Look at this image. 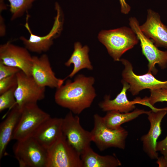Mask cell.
I'll return each instance as SVG.
<instances>
[{
  "mask_svg": "<svg viewBox=\"0 0 167 167\" xmlns=\"http://www.w3.org/2000/svg\"><path fill=\"white\" fill-rule=\"evenodd\" d=\"M92 77L78 75L73 82L68 80L66 84L57 88L54 95L56 103L69 109L73 113L80 114L89 107L96 96Z\"/></svg>",
  "mask_w": 167,
  "mask_h": 167,
  "instance_id": "1",
  "label": "cell"
},
{
  "mask_svg": "<svg viewBox=\"0 0 167 167\" xmlns=\"http://www.w3.org/2000/svg\"><path fill=\"white\" fill-rule=\"evenodd\" d=\"M98 38L115 61H120L122 55L132 48L139 41L132 29L125 26L101 31L98 34Z\"/></svg>",
  "mask_w": 167,
  "mask_h": 167,
  "instance_id": "2",
  "label": "cell"
},
{
  "mask_svg": "<svg viewBox=\"0 0 167 167\" xmlns=\"http://www.w3.org/2000/svg\"><path fill=\"white\" fill-rule=\"evenodd\" d=\"M94 127L91 131L92 141L101 151L111 147L124 149L128 131L120 127L111 129L105 124L103 117L98 114L93 116Z\"/></svg>",
  "mask_w": 167,
  "mask_h": 167,
  "instance_id": "3",
  "label": "cell"
},
{
  "mask_svg": "<svg viewBox=\"0 0 167 167\" xmlns=\"http://www.w3.org/2000/svg\"><path fill=\"white\" fill-rule=\"evenodd\" d=\"M13 151L20 167H46L47 150L32 136L17 141Z\"/></svg>",
  "mask_w": 167,
  "mask_h": 167,
  "instance_id": "4",
  "label": "cell"
},
{
  "mask_svg": "<svg viewBox=\"0 0 167 167\" xmlns=\"http://www.w3.org/2000/svg\"><path fill=\"white\" fill-rule=\"evenodd\" d=\"M21 110L20 116L12 138L16 141L32 137L41 124L50 117L39 107L37 103L26 105Z\"/></svg>",
  "mask_w": 167,
  "mask_h": 167,
  "instance_id": "5",
  "label": "cell"
},
{
  "mask_svg": "<svg viewBox=\"0 0 167 167\" xmlns=\"http://www.w3.org/2000/svg\"><path fill=\"white\" fill-rule=\"evenodd\" d=\"M47 151L46 167H83L80 154L63 134Z\"/></svg>",
  "mask_w": 167,
  "mask_h": 167,
  "instance_id": "6",
  "label": "cell"
},
{
  "mask_svg": "<svg viewBox=\"0 0 167 167\" xmlns=\"http://www.w3.org/2000/svg\"><path fill=\"white\" fill-rule=\"evenodd\" d=\"M129 25L140 41L142 53L148 61V72L156 75L158 72L155 67L156 64L161 69H165L167 67V50L159 49L152 40L142 32L139 22L136 18H129Z\"/></svg>",
  "mask_w": 167,
  "mask_h": 167,
  "instance_id": "7",
  "label": "cell"
},
{
  "mask_svg": "<svg viewBox=\"0 0 167 167\" xmlns=\"http://www.w3.org/2000/svg\"><path fill=\"white\" fill-rule=\"evenodd\" d=\"M55 8L57 15L53 27L50 32L46 35L40 36L33 34L29 27L28 20L29 15L27 14L26 22L24 26L30 34L28 39L21 36L20 40L22 41L25 47L29 51L41 54L45 52L49 49L53 43V40L60 33L62 28V22L61 19V9L59 4L56 2Z\"/></svg>",
  "mask_w": 167,
  "mask_h": 167,
  "instance_id": "8",
  "label": "cell"
},
{
  "mask_svg": "<svg viewBox=\"0 0 167 167\" xmlns=\"http://www.w3.org/2000/svg\"><path fill=\"white\" fill-rule=\"evenodd\" d=\"M120 61L124 66L122 73V80L129 84L128 91L133 95H137L140 91L146 89H167V80H159L152 73L148 72L143 75H137L134 72L132 65L129 61L123 58L120 59Z\"/></svg>",
  "mask_w": 167,
  "mask_h": 167,
  "instance_id": "9",
  "label": "cell"
},
{
  "mask_svg": "<svg viewBox=\"0 0 167 167\" xmlns=\"http://www.w3.org/2000/svg\"><path fill=\"white\" fill-rule=\"evenodd\" d=\"M62 131L68 143L80 154L90 146L92 142L91 131L82 127L79 117L74 116L71 111L63 118Z\"/></svg>",
  "mask_w": 167,
  "mask_h": 167,
  "instance_id": "10",
  "label": "cell"
},
{
  "mask_svg": "<svg viewBox=\"0 0 167 167\" xmlns=\"http://www.w3.org/2000/svg\"><path fill=\"white\" fill-rule=\"evenodd\" d=\"M17 85L15 95L16 103L20 109L25 105L37 103L44 99L45 88L39 86L31 76L22 71L16 74Z\"/></svg>",
  "mask_w": 167,
  "mask_h": 167,
  "instance_id": "11",
  "label": "cell"
},
{
  "mask_svg": "<svg viewBox=\"0 0 167 167\" xmlns=\"http://www.w3.org/2000/svg\"><path fill=\"white\" fill-rule=\"evenodd\" d=\"M32 56L28 50L10 42L0 46V63L19 69L27 75L31 76Z\"/></svg>",
  "mask_w": 167,
  "mask_h": 167,
  "instance_id": "12",
  "label": "cell"
},
{
  "mask_svg": "<svg viewBox=\"0 0 167 167\" xmlns=\"http://www.w3.org/2000/svg\"><path fill=\"white\" fill-rule=\"evenodd\" d=\"M167 113V107L157 110H150L147 114L150 128L148 133L140 139L144 152L151 159H157L159 157L156 148L157 140L161 133V122Z\"/></svg>",
  "mask_w": 167,
  "mask_h": 167,
  "instance_id": "13",
  "label": "cell"
},
{
  "mask_svg": "<svg viewBox=\"0 0 167 167\" xmlns=\"http://www.w3.org/2000/svg\"><path fill=\"white\" fill-rule=\"evenodd\" d=\"M31 76L40 86L51 88L60 87L63 84L65 79L56 77L49 57L45 54L40 57L32 56Z\"/></svg>",
  "mask_w": 167,
  "mask_h": 167,
  "instance_id": "14",
  "label": "cell"
},
{
  "mask_svg": "<svg viewBox=\"0 0 167 167\" xmlns=\"http://www.w3.org/2000/svg\"><path fill=\"white\" fill-rule=\"evenodd\" d=\"M139 27L156 47L167 48V26L162 22L158 13L148 9L146 21Z\"/></svg>",
  "mask_w": 167,
  "mask_h": 167,
  "instance_id": "15",
  "label": "cell"
},
{
  "mask_svg": "<svg viewBox=\"0 0 167 167\" xmlns=\"http://www.w3.org/2000/svg\"><path fill=\"white\" fill-rule=\"evenodd\" d=\"M63 118L50 117L43 122L33 134V137L47 150L62 135Z\"/></svg>",
  "mask_w": 167,
  "mask_h": 167,
  "instance_id": "16",
  "label": "cell"
},
{
  "mask_svg": "<svg viewBox=\"0 0 167 167\" xmlns=\"http://www.w3.org/2000/svg\"><path fill=\"white\" fill-rule=\"evenodd\" d=\"M123 88L121 92L113 99H110L109 95H106L103 101L99 104L102 110L105 112L116 111L121 113H128L135 108V104H141L147 106L145 98L137 97L133 101H129L127 97L126 92L130 88L129 84L122 80Z\"/></svg>",
  "mask_w": 167,
  "mask_h": 167,
  "instance_id": "17",
  "label": "cell"
},
{
  "mask_svg": "<svg viewBox=\"0 0 167 167\" xmlns=\"http://www.w3.org/2000/svg\"><path fill=\"white\" fill-rule=\"evenodd\" d=\"M17 104L11 109L6 118L0 125V159L6 154L7 146L12 139L14 131L21 114Z\"/></svg>",
  "mask_w": 167,
  "mask_h": 167,
  "instance_id": "18",
  "label": "cell"
},
{
  "mask_svg": "<svg viewBox=\"0 0 167 167\" xmlns=\"http://www.w3.org/2000/svg\"><path fill=\"white\" fill-rule=\"evenodd\" d=\"M83 167H117L122 165L121 161L115 156H102L95 152L90 146L81 154Z\"/></svg>",
  "mask_w": 167,
  "mask_h": 167,
  "instance_id": "19",
  "label": "cell"
},
{
  "mask_svg": "<svg viewBox=\"0 0 167 167\" xmlns=\"http://www.w3.org/2000/svg\"><path fill=\"white\" fill-rule=\"evenodd\" d=\"M89 49L85 45L82 47L79 42L75 43L74 50L70 58L65 63L66 66H70L72 64L74 65V68L67 77L72 78L80 70L86 68L89 70L93 69L88 56Z\"/></svg>",
  "mask_w": 167,
  "mask_h": 167,
  "instance_id": "20",
  "label": "cell"
},
{
  "mask_svg": "<svg viewBox=\"0 0 167 167\" xmlns=\"http://www.w3.org/2000/svg\"><path fill=\"white\" fill-rule=\"evenodd\" d=\"M149 111L136 109L128 113H121L116 111L107 112L103 117L106 125L111 129H117L123 124L132 120L140 115L147 114Z\"/></svg>",
  "mask_w": 167,
  "mask_h": 167,
  "instance_id": "21",
  "label": "cell"
},
{
  "mask_svg": "<svg viewBox=\"0 0 167 167\" xmlns=\"http://www.w3.org/2000/svg\"><path fill=\"white\" fill-rule=\"evenodd\" d=\"M10 3L11 19L14 20L21 17L30 9L36 0H7Z\"/></svg>",
  "mask_w": 167,
  "mask_h": 167,
  "instance_id": "22",
  "label": "cell"
},
{
  "mask_svg": "<svg viewBox=\"0 0 167 167\" xmlns=\"http://www.w3.org/2000/svg\"><path fill=\"white\" fill-rule=\"evenodd\" d=\"M150 96L149 97L145 96L147 103L152 110H157L158 108L153 106L158 102L167 101V89L150 90Z\"/></svg>",
  "mask_w": 167,
  "mask_h": 167,
  "instance_id": "23",
  "label": "cell"
},
{
  "mask_svg": "<svg viewBox=\"0 0 167 167\" xmlns=\"http://www.w3.org/2000/svg\"><path fill=\"white\" fill-rule=\"evenodd\" d=\"M17 86L0 95V112L8 108L11 109L16 104L15 92Z\"/></svg>",
  "mask_w": 167,
  "mask_h": 167,
  "instance_id": "24",
  "label": "cell"
},
{
  "mask_svg": "<svg viewBox=\"0 0 167 167\" xmlns=\"http://www.w3.org/2000/svg\"><path fill=\"white\" fill-rule=\"evenodd\" d=\"M17 85L16 74L0 80V95L16 87Z\"/></svg>",
  "mask_w": 167,
  "mask_h": 167,
  "instance_id": "25",
  "label": "cell"
},
{
  "mask_svg": "<svg viewBox=\"0 0 167 167\" xmlns=\"http://www.w3.org/2000/svg\"><path fill=\"white\" fill-rule=\"evenodd\" d=\"M20 71L18 68L0 63V80L16 74Z\"/></svg>",
  "mask_w": 167,
  "mask_h": 167,
  "instance_id": "26",
  "label": "cell"
},
{
  "mask_svg": "<svg viewBox=\"0 0 167 167\" xmlns=\"http://www.w3.org/2000/svg\"><path fill=\"white\" fill-rule=\"evenodd\" d=\"M156 148L163 156L167 155V135L162 140L157 142Z\"/></svg>",
  "mask_w": 167,
  "mask_h": 167,
  "instance_id": "27",
  "label": "cell"
},
{
  "mask_svg": "<svg viewBox=\"0 0 167 167\" xmlns=\"http://www.w3.org/2000/svg\"><path fill=\"white\" fill-rule=\"evenodd\" d=\"M121 8V12L124 14H128L130 11L131 8L130 5L126 2L125 0H119Z\"/></svg>",
  "mask_w": 167,
  "mask_h": 167,
  "instance_id": "28",
  "label": "cell"
},
{
  "mask_svg": "<svg viewBox=\"0 0 167 167\" xmlns=\"http://www.w3.org/2000/svg\"><path fill=\"white\" fill-rule=\"evenodd\" d=\"M156 163L159 167H167V155L158 157Z\"/></svg>",
  "mask_w": 167,
  "mask_h": 167,
  "instance_id": "29",
  "label": "cell"
}]
</instances>
